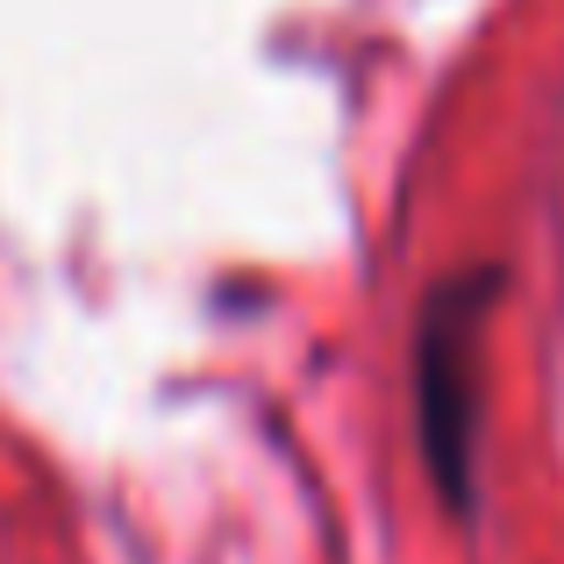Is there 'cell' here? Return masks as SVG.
<instances>
[{
  "label": "cell",
  "instance_id": "6da1fadb",
  "mask_svg": "<svg viewBox=\"0 0 564 564\" xmlns=\"http://www.w3.org/2000/svg\"><path fill=\"white\" fill-rule=\"evenodd\" d=\"M500 301L494 272L436 279L414 322V429L436 494L457 514L471 508V422H479V336Z\"/></svg>",
  "mask_w": 564,
  "mask_h": 564
}]
</instances>
